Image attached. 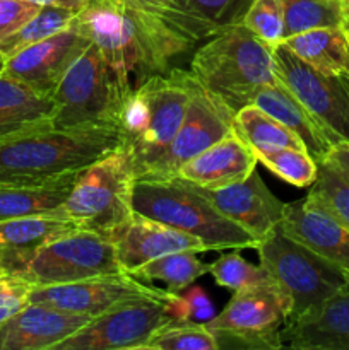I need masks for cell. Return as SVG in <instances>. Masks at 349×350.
Masks as SVG:
<instances>
[{
    "mask_svg": "<svg viewBox=\"0 0 349 350\" xmlns=\"http://www.w3.org/2000/svg\"><path fill=\"white\" fill-rule=\"evenodd\" d=\"M346 77H348V82H349V75H346Z\"/></svg>",
    "mask_w": 349,
    "mask_h": 350,
    "instance_id": "7dc6e473",
    "label": "cell"
},
{
    "mask_svg": "<svg viewBox=\"0 0 349 350\" xmlns=\"http://www.w3.org/2000/svg\"><path fill=\"white\" fill-rule=\"evenodd\" d=\"M122 146L118 125L43 129L0 140V185H40L77 173Z\"/></svg>",
    "mask_w": 349,
    "mask_h": 350,
    "instance_id": "7a4b0ae2",
    "label": "cell"
},
{
    "mask_svg": "<svg viewBox=\"0 0 349 350\" xmlns=\"http://www.w3.org/2000/svg\"><path fill=\"white\" fill-rule=\"evenodd\" d=\"M122 272L112 239L75 228L38 248L19 275L34 286H58Z\"/></svg>",
    "mask_w": 349,
    "mask_h": 350,
    "instance_id": "8fae6325",
    "label": "cell"
},
{
    "mask_svg": "<svg viewBox=\"0 0 349 350\" xmlns=\"http://www.w3.org/2000/svg\"><path fill=\"white\" fill-rule=\"evenodd\" d=\"M342 2H344V3H346V5H348V7H349V0H342Z\"/></svg>",
    "mask_w": 349,
    "mask_h": 350,
    "instance_id": "bcb514c9",
    "label": "cell"
},
{
    "mask_svg": "<svg viewBox=\"0 0 349 350\" xmlns=\"http://www.w3.org/2000/svg\"><path fill=\"white\" fill-rule=\"evenodd\" d=\"M163 291L142 282V279H137L132 273L122 272L58 286H34L29 303L47 304L65 313L94 318L122 301L159 294Z\"/></svg>",
    "mask_w": 349,
    "mask_h": 350,
    "instance_id": "5bb4252c",
    "label": "cell"
},
{
    "mask_svg": "<svg viewBox=\"0 0 349 350\" xmlns=\"http://www.w3.org/2000/svg\"><path fill=\"white\" fill-rule=\"evenodd\" d=\"M235 130L250 147L257 157L260 154L279 149H305L303 140L287 129L286 125L267 115L255 105H246L235 113Z\"/></svg>",
    "mask_w": 349,
    "mask_h": 350,
    "instance_id": "4316f807",
    "label": "cell"
},
{
    "mask_svg": "<svg viewBox=\"0 0 349 350\" xmlns=\"http://www.w3.org/2000/svg\"><path fill=\"white\" fill-rule=\"evenodd\" d=\"M89 44L91 40L74 19V23L60 33L7 58L2 75L23 82L40 94L51 98L65 72Z\"/></svg>",
    "mask_w": 349,
    "mask_h": 350,
    "instance_id": "9a60e30c",
    "label": "cell"
},
{
    "mask_svg": "<svg viewBox=\"0 0 349 350\" xmlns=\"http://www.w3.org/2000/svg\"><path fill=\"white\" fill-rule=\"evenodd\" d=\"M192 75V74H190ZM192 96L183 122L163 156L139 180H168L181 166L235 130V111L192 75Z\"/></svg>",
    "mask_w": 349,
    "mask_h": 350,
    "instance_id": "7c38bea8",
    "label": "cell"
},
{
    "mask_svg": "<svg viewBox=\"0 0 349 350\" xmlns=\"http://www.w3.org/2000/svg\"><path fill=\"white\" fill-rule=\"evenodd\" d=\"M79 173L81 171L40 185H0V221L40 215L68 219L65 215V202Z\"/></svg>",
    "mask_w": 349,
    "mask_h": 350,
    "instance_id": "d4e9b609",
    "label": "cell"
},
{
    "mask_svg": "<svg viewBox=\"0 0 349 350\" xmlns=\"http://www.w3.org/2000/svg\"><path fill=\"white\" fill-rule=\"evenodd\" d=\"M250 3L252 0H188L185 12L202 41L221 27L242 24Z\"/></svg>",
    "mask_w": 349,
    "mask_h": 350,
    "instance_id": "4dcf8cb0",
    "label": "cell"
},
{
    "mask_svg": "<svg viewBox=\"0 0 349 350\" xmlns=\"http://www.w3.org/2000/svg\"><path fill=\"white\" fill-rule=\"evenodd\" d=\"M283 7L284 40L317 27L341 26L344 17L342 0H279Z\"/></svg>",
    "mask_w": 349,
    "mask_h": 350,
    "instance_id": "f546056e",
    "label": "cell"
},
{
    "mask_svg": "<svg viewBox=\"0 0 349 350\" xmlns=\"http://www.w3.org/2000/svg\"><path fill=\"white\" fill-rule=\"evenodd\" d=\"M192 187L202 197L207 198L221 214L246 229L259 241L279 228L284 219L286 204L266 187L255 170L250 173L248 178L228 187L202 188L197 185Z\"/></svg>",
    "mask_w": 349,
    "mask_h": 350,
    "instance_id": "2e32d148",
    "label": "cell"
},
{
    "mask_svg": "<svg viewBox=\"0 0 349 350\" xmlns=\"http://www.w3.org/2000/svg\"><path fill=\"white\" fill-rule=\"evenodd\" d=\"M133 211L194 236L209 250L257 248L259 239L233 222L181 178L137 180Z\"/></svg>",
    "mask_w": 349,
    "mask_h": 350,
    "instance_id": "5b68a950",
    "label": "cell"
},
{
    "mask_svg": "<svg viewBox=\"0 0 349 350\" xmlns=\"http://www.w3.org/2000/svg\"><path fill=\"white\" fill-rule=\"evenodd\" d=\"M257 163L252 147L233 132L187 161L178 178L202 188H221L248 178Z\"/></svg>",
    "mask_w": 349,
    "mask_h": 350,
    "instance_id": "44dd1931",
    "label": "cell"
},
{
    "mask_svg": "<svg viewBox=\"0 0 349 350\" xmlns=\"http://www.w3.org/2000/svg\"><path fill=\"white\" fill-rule=\"evenodd\" d=\"M5 62H7V58L3 57L2 53H0V75L3 74V68H5Z\"/></svg>",
    "mask_w": 349,
    "mask_h": 350,
    "instance_id": "f6af8a7d",
    "label": "cell"
},
{
    "mask_svg": "<svg viewBox=\"0 0 349 350\" xmlns=\"http://www.w3.org/2000/svg\"><path fill=\"white\" fill-rule=\"evenodd\" d=\"M137 174L122 146L79 173L65 202V215L77 228L109 236L133 214Z\"/></svg>",
    "mask_w": 349,
    "mask_h": 350,
    "instance_id": "52a82bcc",
    "label": "cell"
},
{
    "mask_svg": "<svg viewBox=\"0 0 349 350\" xmlns=\"http://www.w3.org/2000/svg\"><path fill=\"white\" fill-rule=\"evenodd\" d=\"M341 26L344 27L346 34H348V36H349V7L346 5V3H344V17H342V23H341Z\"/></svg>",
    "mask_w": 349,
    "mask_h": 350,
    "instance_id": "ee69618b",
    "label": "cell"
},
{
    "mask_svg": "<svg viewBox=\"0 0 349 350\" xmlns=\"http://www.w3.org/2000/svg\"><path fill=\"white\" fill-rule=\"evenodd\" d=\"M291 301L277 284L236 291L224 310L205 321L219 350H279Z\"/></svg>",
    "mask_w": 349,
    "mask_h": 350,
    "instance_id": "9c48e42d",
    "label": "cell"
},
{
    "mask_svg": "<svg viewBox=\"0 0 349 350\" xmlns=\"http://www.w3.org/2000/svg\"><path fill=\"white\" fill-rule=\"evenodd\" d=\"M190 81L188 70L170 68L144 79L127 98L118 130L137 180L163 156L180 129L192 96Z\"/></svg>",
    "mask_w": 349,
    "mask_h": 350,
    "instance_id": "3957f363",
    "label": "cell"
},
{
    "mask_svg": "<svg viewBox=\"0 0 349 350\" xmlns=\"http://www.w3.org/2000/svg\"><path fill=\"white\" fill-rule=\"evenodd\" d=\"M171 2H173V5L177 7V9L180 10V12L183 14V16L188 19L187 12H185V10H187V5H188V0H171ZM188 21H190V19H188ZM190 24H192V21H190ZM192 27H194V24H192ZM194 31H195V27H194ZM195 34H197V31H195ZM197 38H198V34H197ZM198 41H201V38H198Z\"/></svg>",
    "mask_w": 349,
    "mask_h": 350,
    "instance_id": "7bdbcfd3",
    "label": "cell"
},
{
    "mask_svg": "<svg viewBox=\"0 0 349 350\" xmlns=\"http://www.w3.org/2000/svg\"><path fill=\"white\" fill-rule=\"evenodd\" d=\"M209 273L214 277L219 286L231 289L233 293L248 287L276 284L262 265L246 262L238 252L219 256L214 263L209 265Z\"/></svg>",
    "mask_w": 349,
    "mask_h": 350,
    "instance_id": "e575fe53",
    "label": "cell"
},
{
    "mask_svg": "<svg viewBox=\"0 0 349 350\" xmlns=\"http://www.w3.org/2000/svg\"><path fill=\"white\" fill-rule=\"evenodd\" d=\"M133 84L89 44L68 67L51 99L57 105L55 129L118 125L120 113Z\"/></svg>",
    "mask_w": 349,
    "mask_h": 350,
    "instance_id": "8992f818",
    "label": "cell"
},
{
    "mask_svg": "<svg viewBox=\"0 0 349 350\" xmlns=\"http://www.w3.org/2000/svg\"><path fill=\"white\" fill-rule=\"evenodd\" d=\"M324 161H328L335 167L346 173L349 176V142L348 140H339L328 150L327 157Z\"/></svg>",
    "mask_w": 349,
    "mask_h": 350,
    "instance_id": "60d3db41",
    "label": "cell"
},
{
    "mask_svg": "<svg viewBox=\"0 0 349 350\" xmlns=\"http://www.w3.org/2000/svg\"><path fill=\"white\" fill-rule=\"evenodd\" d=\"M77 226L62 217H16L0 221V273H19L33 253Z\"/></svg>",
    "mask_w": 349,
    "mask_h": 350,
    "instance_id": "603a6c76",
    "label": "cell"
},
{
    "mask_svg": "<svg viewBox=\"0 0 349 350\" xmlns=\"http://www.w3.org/2000/svg\"><path fill=\"white\" fill-rule=\"evenodd\" d=\"M173 313L177 320L188 321H209L214 317L211 301L201 287H192L183 296L178 294V299L173 304Z\"/></svg>",
    "mask_w": 349,
    "mask_h": 350,
    "instance_id": "f35d334b",
    "label": "cell"
},
{
    "mask_svg": "<svg viewBox=\"0 0 349 350\" xmlns=\"http://www.w3.org/2000/svg\"><path fill=\"white\" fill-rule=\"evenodd\" d=\"M34 284L19 273H0V325L29 304Z\"/></svg>",
    "mask_w": 349,
    "mask_h": 350,
    "instance_id": "8d00e7d4",
    "label": "cell"
},
{
    "mask_svg": "<svg viewBox=\"0 0 349 350\" xmlns=\"http://www.w3.org/2000/svg\"><path fill=\"white\" fill-rule=\"evenodd\" d=\"M89 320L47 304L29 303L0 325V350H55Z\"/></svg>",
    "mask_w": 349,
    "mask_h": 350,
    "instance_id": "ac0fdd59",
    "label": "cell"
},
{
    "mask_svg": "<svg viewBox=\"0 0 349 350\" xmlns=\"http://www.w3.org/2000/svg\"><path fill=\"white\" fill-rule=\"evenodd\" d=\"M144 350H219L205 323L171 320L151 337Z\"/></svg>",
    "mask_w": 349,
    "mask_h": 350,
    "instance_id": "d6a6232c",
    "label": "cell"
},
{
    "mask_svg": "<svg viewBox=\"0 0 349 350\" xmlns=\"http://www.w3.org/2000/svg\"><path fill=\"white\" fill-rule=\"evenodd\" d=\"M349 229V176L328 161L318 163V176L307 195Z\"/></svg>",
    "mask_w": 349,
    "mask_h": 350,
    "instance_id": "1f68e13d",
    "label": "cell"
},
{
    "mask_svg": "<svg viewBox=\"0 0 349 350\" xmlns=\"http://www.w3.org/2000/svg\"><path fill=\"white\" fill-rule=\"evenodd\" d=\"M75 16L77 10L58 5H41L40 10L24 26L0 41V53L5 58H10L24 48L60 33L74 23Z\"/></svg>",
    "mask_w": 349,
    "mask_h": 350,
    "instance_id": "f1b7e54d",
    "label": "cell"
},
{
    "mask_svg": "<svg viewBox=\"0 0 349 350\" xmlns=\"http://www.w3.org/2000/svg\"><path fill=\"white\" fill-rule=\"evenodd\" d=\"M255 250L260 265L289 297L287 321L317 308L349 280L348 270L301 245L281 228L260 239Z\"/></svg>",
    "mask_w": 349,
    "mask_h": 350,
    "instance_id": "ba28073f",
    "label": "cell"
},
{
    "mask_svg": "<svg viewBox=\"0 0 349 350\" xmlns=\"http://www.w3.org/2000/svg\"><path fill=\"white\" fill-rule=\"evenodd\" d=\"M259 163L296 188H308L318 176V163L305 149H279L260 154Z\"/></svg>",
    "mask_w": 349,
    "mask_h": 350,
    "instance_id": "836d02e7",
    "label": "cell"
},
{
    "mask_svg": "<svg viewBox=\"0 0 349 350\" xmlns=\"http://www.w3.org/2000/svg\"><path fill=\"white\" fill-rule=\"evenodd\" d=\"M188 72L235 113L248 105L257 88L277 81L272 46L243 24L212 34L194 53Z\"/></svg>",
    "mask_w": 349,
    "mask_h": 350,
    "instance_id": "277c9868",
    "label": "cell"
},
{
    "mask_svg": "<svg viewBox=\"0 0 349 350\" xmlns=\"http://www.w3.org/2000/svg\"><path fill=\"white\" fill-rule=\"evenodd\" d=\"M204 273H209V265L197 258V253L178 252L151 260L132 272V275L147 282L159 280L166 284V291L178 294L180 291L188 289L192 282H195Z\"/></svg>",
    "mask_w": 349,
    "mask_h": 350,
    "instance_id": "83f0119b",
    "label": "cell"
},
{
    "mask_svg": "<svg viewBox=\"0 0 349 350\" xmlns=\"http://www.w3.org/2000/svg\"><path fill=\"white\" fill-rule=\"evenodd\" d=\"M24 2L36 3V5H58L65 7V9L77 10L79 12L88 3V0H24Z\"/></svg>",
    "mask_w": 349,
    "mask_h": 350,
    "instance_id": "b9f144b4",
    "label": "cell"
},
{
    "mask_svg": "<svg viewBox=\"0 0 349 350\" xmlns=\"http://www.w3.org/2000/svg\"><path fill=\"white\" fill-rule=\"evenodd\" d=\"M283 342L296 350H349V280L317 308L287 321Z\"/></svg>",
    "mask_w": 349,
    "mask_h": 350,
    "instance_id": "ffe728a7",
    "label": "cell"
},
{
    "mask_svg": "<svg viewBox=\"0 0 349 350\" xmlns=\"http://www.w3.org/2000/svg\"><path fill=\"white\" fill-rule=\"evenodd\" d=\"M248 105L259 106L260 109L267 115L274 116L279 120L283 125L293 130L301 140L305 147L310 152L317 163L324 161L327 157L328 150L339 142L334 135L327 132L320 123L315 120V116L291 94L289 89L279 81L277 77L276 82L260 85L252 92L248 99Z\"/></svg>",
    "mask_w": 349,
    "mask_h": 350,
    "instance_id": "7402d4cb",
    "label": "cell"
},
{
    "mask_svg": "<svg viewBox=\"0 0 349 350\" xmlns=\"http://www.w3.org/2000/svg\"><path fill=\"white\" fill-rule=\"evenodd\" d=\"M40 7L24 0H0V41L24 26Z\"/></svg>",
    "mask_w": 349,
    "mask_h": 350,
    "instance_id": "ab89813d",
    "label": "cell"
},
{
    "mask_svg": "<svg viewBox=\"0 0 349 350\" xmlns=\"http://www.w3.org/2000/svg\"><path fill=\"white\" fill-rule=\"evenodd\" d=\"M283 44L324 74L349 75V36L342 26L305 31L286 38Z\"/></svg>",
    "mask_w": 349,
    "mask_h": 350,
    "instance_id": "484cf974",
    "label": "cell"
},
{
    "mask_svg": "<svg viewBox=\"0 0 349 350\" xmlns=\"http://www.w3.org/2000/svg\"><path fill=\"white\" fill-rule=\"evenodd\" d=\"M177 293L132 297L91 318L55 350H144L154 334L168 321L177 320L173 304Z\"/></svg>",
    "mask_w": 349,
    "mask_h": 350,
    "instance_id": "30bf717a",
    "label": "cell"
},
{
    "mask_svg": "<svg viewBox=\"0 0 349 350\" xmlns=\"http://www.w3.org/2000/svg\"><path fill=\"white\" fill-rule=\"evenodd\" d=\"M287 236L349 272V229L322 205L305 197L286 204L279 226Z\"/></svg>",
    "mask_w": 349,
    "mask_h": 350,
    "instance_id": "d6986e66",
    "label": "cell"
},
{
    "mask_svg": "<svg viewBox=\"0 0 349 350\" xmlns=\"http://www.w3.org/2000/svg\"><path fill=\"white\" fill-rule=\"evenodd\" d=\"M274 67L279 81L337 140L349 142V82L346 75L317 70L287 50L272 46Z\"/></svg>",
    "mask_w": 349,
    "mask_h": 350,
    "instance_id": "4fadbf2b",
    "label": "cell"
},
{
    "mask_svg": "<svg viewBox=\"0 0 349 350\" xmlns=\"http://www.w3.org/2000/svg\"><path fill=\"white\" fill-rule=\"evenodd\" d=\"M130 2L135 3L139 9H142L146 14H149L151 17H154V19H157L159 23H163L164 26L173 29L178 36L187 40L188 43H198V38L197 34H195L194 27H192L190 21L173 5L171 0H130Z\"/></svg>",
    "mask_w": 349,
    "mask_h": 350,
    "instance_id": "74e56055",
    "label": "cell"
},
{
    "mask_svg": "<svg viewBox=\"0 0 349 350\" xmlns=\"http://www.w3.org/2000/svg\"><path fill=\"white\" fill-rule=\"evenodd\" d=\"M109 239L123 272H135L151 260L178 252H209L205 243L194 236L170 228L159 221L133 212L125 224L120 226Z\"/></svg>",
    "mask_w": 349,
    "mask_h": 350,
    "instance_id": "e0dca14e",
    "label": "cell"
},
{
    "mask_svg": "<svg viewBox=\"0 0 349 350\" xmlns=\"http://www.w3.org/2000/svg\"><path fill=\"white\" fill-rule=\"evenodd\" d=\"M75 23L133 88L194 46L130 0H88Z\"/></svg>",
    "mask_w": 349,
    "mask_h": 350,
    "instance_id": "6da1fadb",
    "label": "cell"
},
{
    "mask_svg": "<svg viewBox=\"0 0 349 350\" xmlns=\"http://www.w3.org/2000/svg\"><path fill=\"white\" fill-rule=\"evenodd\" d=\"M57 105L14 79L0 75V140L33 130L51 129Z\"/></svg>",
    "mask_w": 349,
    "mask_h": 350,
    "instance_id": "cb8c5ba5",
    "label": "cell"
},
{
    "mask_svg": "<svg viewBox=\"0 0 349 350\" xmlns=\"http://www.w3.org/2000/svg\"><path fill=\"white\" fill-rule=\"evenodd\" d=\"M242 24L269 46L281 44L286 36L283 7L279 0H252Z\"/></svg>",
    "mask_w": 349,
    "mask_h": 350,
    "instance_id": "d590c367",
    "label": "cell"
}]
</instances>
